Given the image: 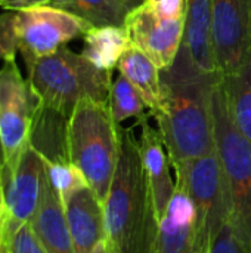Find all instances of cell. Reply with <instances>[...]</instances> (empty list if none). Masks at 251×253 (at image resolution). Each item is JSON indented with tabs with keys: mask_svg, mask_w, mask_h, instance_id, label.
<instances>
[{
	"mask_svg": "<svg viewBox=\"0 0 251 253\" xmlns=\"http://www.w3.org/2000/svg\"><path fill=\"white\" fill-rule=\"evenodd\" d=\"M90 253H115V252H114V249L111 248L109 242H108L107 239H104L102 242H99V243L92 249V252Z\"/></svg>",
	"mask_w": 251,
	"mask_h": 253,
	"instance_id": "obj_28",
	"label": "cell"
},
{
	"mask_svg": "<svg viewBox=\"0 0 251 253\" xmlns=\"http://www.w3.org/2000/svg\"><path fill=\"white\" fill-rule=\"evenodd\" d=\"M130 44V37L124 27H95L84 34L81 53L99 70L112 73Z\"/></svg>",
	"mask_w": 251,
	"mask_h": 253,
	"instance_id": "obj_18",
	"label": "cell"
},
{
	"mask_svg": "<svg viewBox=\"0 0 251 253\" xmlns=\"http://www.w3.org/2000/svg\"><path fill=\"white\" fill-rule=\"evenodd\" d=\"M18 52L16 12L7 10L0 15V62L15 59Z\"/></svg>",
	"mask_w": 251,
	"mask_h": 253,
	"instance_id": "obj_24",
	"label": "cell"
},
{
	"mask_svg": "<svg viewBox=\"0 0 251 253\" xmlns=\"http://www.w3.org/2000/svg\"><path fill=\"white\" fill-rule=\"evenodd\" d=\"M123 3H124V6L129 9V12H132V10H135V9H138V7H141L142 4H145V1L146 0H121Z\"/></svg>",
	"mask_w": 251,
	"mask_h": 253,
	"instance_id": "obj_30",
	"label": "cell"
},
{
	"mask_svg": "<svg viewBox=\"0 0 251 253\" xmlns=\"http://www.w3.org/2000/svg\"><path fill=\"white\" fill-rule=\"evenodd\" d=\"M160 79L163 105L154 117L172 168L215 153L212 95L220 74L201 70L182 43L175 61L160 70Z\"/></svg>",
	"mask_w": 251,
	"mask_h": 253,
	"instance_id": "obj_1",
	"label": "cell"
},
{
	"mask_svg": "<svg viewBox=\"0 0 251 253\" xmlns=\"http://www.w3.org/2000/svg\"><path fill=\"white\" fill-rule=\"evenodd\" d=\"M209 253H251V248L228 222L210 242Z\"/></svg>",
	"mask_w": 251,
	"mask_h": 253,
	"instance_id": "obj_25",
	"label": "cell"
},
{
	"mask_svg": "<svg viewBox=\"0 0 251 253\" xmlns=\"http://www.w3.org/2000/svg\"><path fill=\"white\" fill-rule=\"evenodd\" d=\"M62 205L75 253H90L99 242L107 239L104 203L89 185L74 193Z\"/></svg>",
	"mask_w": 251,
	"mask_h": 253,
	"instance_id": "obj_13",
	"label": "cell"
},
{
	"mask_svg": "<svg viewBox=\"0 0 251 253\" xmlns=\"http://www.w3.org/2000/svg\"><path fill=\"white\" fill-rule=\"evenodd\" d=\"M124 28L130 43L163 70L175 61L182 46L185 18L163 19L142 4L127 15Z\"/></svg>",
	"mask_w": 251,
	"mask_h": 253,
	"instance_id": "obj_11",
	"label": "cell"
},
{
	"mask_svg": "<svg viewBox=\"0 0 251 253\" xmlns=\"http://www.w3.org/2000/svg\"><path fill=\"white\" fill-rule=\"evenodd\" d=\"M145 108L148 107L139 92L120 73V76L112 82L109 93V110L115 123L120 125L130 117H136L138 120H141L146 117Z\"/></svg>",
	"mask_w": 251,
	"mask_h": 253,
	"instance_id": "obj_21",
	"label": "cell"
},
{
	"mask_svg": "<svg viewBox=\"0 0 251 253\" xmlns=\"http://www.w3.org/2000/svg\"><path fill=\"white\" fill-rule=\"evenodd\" d=\"M118 70L139 92L151 116L158 114L163 105L160 68L142 50L130 44L118 62Z\"/></svg>",
	"mask_w": 251,
	"mask_h": 253,
	"instance_id": "obj_17",
	"label": "cell"
},
{
	"mask_svg": "<svg viewBox=\"0 0 251 253\" xmlns=\"http://www.w3.org/2000/svg\"><path fill=\"white\" fill-rule=\"evenodd\" d=\"M0 253H10L9 245H7V237H6V225H4L3 233L0 234Z\"/></svg>",
	"mask_w": 251,
	"mask_h": 253,
	"instance_id": "obj_31",
	"label": "cell"
},
{
	"mask_svg": "<svg viewBox=\"0 0 251 253\" xmlns=\"http://www.w3.org/2000/svg\"><path fill=\"white\" fill-rule=\"evenodd\" d=\"M182 43L201 70L217 73L212 43V0H186Z\"/></svg>",
	"mask_w": 251,
	"mask_h": 253,
	"instance_id": "obj_16",
	"label": "cell"
},
{
	"mask_svg": "<svg viewBox=\"0 0 251 253\" xmlns=\"http://www.w3.org/2000/svg\"><path fill=\"white\" fill-rule=\"evenodd\" d=\"M212 43L217 73H234L251 49L250 0H212Z\"/></svg>",
	"mask_w": 251,
	"mask_h": 253,
	"instance_id": "obj_9",
	"label": "cell"
},
{
	"mask_svg": "<svg viewBox=\"0 0 251 253\" xmlns=\"http://www.w3.org/2000/svg\"><path fill=\"white\" fill-rule=\"evenodd\" d=\"M104 216L114 252L157 253L160 218L133 129L120 127V156Z\"/></svg>",
	"mask_w": 251,
	"mask_h": 253,
	"instance_id": "obj_2",
	"label": "cell"
},
{
	"mask_svg": "<svg viewBox=\"0 0 251 253\" xmlns=\"http://www.w3.org/2000/svg\"><path fill=\"white\" fill-rule=\"evenodd\" d=\"M49 6L64 9L95 27H124L129 9L121 0H52Z\"/></svg>",
	"mask_w": 251,
	"mask_h": 253,
	"instance_id": "obj_20",
	"label": "cell"
},
{
	"mask_svg": "<svg viewBox=\"0 0 251 253\" xmlns=\"http://www.w3.org/2000/svg\"><path fill=\"white\" fill-rule=\"evenodd\" d=\"M27 68L28 83L38 104L68 119L83 99L109 104L112 73L99 70L83 53L61 47Z\"/></svg>",
	"mask_w": 251,
	"mask_h": 253,
	"instance_id": "obj_4",
	"label": "cell"
},
{
	"mask_svg": "<svg viewBox=\"0 0 251 253\" xmlns=\"http://www.w3.org/2000/svg\"><path fill=\"white\" fill-rule=\"evenodd\" d=\"M0 163L3 166V150H1V145H0Z\"/></svg>",
	"mask_w": 251,
	"mask_h": 253,
	"instance_id": "obj_33",
	"label": "cell"
},
{
	"mask_svg": "<svg viewBox=\"0 0 251 253\" xmlns=\"http://www.w3.org/2000/svg\"><path fill=\"white\" fill-rule=\"evenodd\" d=\"M173 170L176 185L195 205L201 228L212 242L232 216L231 190L217 151L173 165Z\"/></svg>",
	"mask_w": 251,
	"mask_h": 253,
	"instance_id": "obj_6",
	"label": "cell"
},
{
	"mask_svg": "<svg viewBox=\"0 0 251 253\" xmlns=\"http://www.w3.org/2000/svg\"><path fill=\"white\" fill-rule=\"evenodd\" d=\"M47 165V181L56 191L61 202L64 203L78 190L87 187V181L81 170L74 166L70 160H46Z\"/></svg>",
	"mask_w": 251,
	"mask_h": 253,
	"instance_id": "obj_22",
	"label": "cell"
},
{
	"mask_svg": "<svg viewBox=\"0 0 251 253\" xmlns=\"http://www.w3.org/2000/svg\"><path fill=\"white\" fill-rule=\"evenodd\" d=\"M90 28L84 19L49 4L16 10L18 50L27 67L84 37Z\"/></svg>",
	"mask_w": 251,
	"mask_h": 253,
	"instance_id": "obj_8",
	"label": "cell"
},
{
	"mask_svg": "<svg viewBox=\"0 0 251 253\" xmlns=\"http://www.w3.org/2000/svg\"><path fill=\"white\" fill-rule=\"evenodd\" d=\"M216 151L232 199L231 225L251 248V144L237 127L226 99L222 76L212 95Z\"/></svg>",
	"mask_w": 251,
	"mask_h": 253,
	"instance_id": "obj_5",
	"label": "cell"
},
{
	"mask_svg": "<svg viewBox=\"0 0 251 253\" xmlns=\"http://www.w3.org/2000/svg\"><path fill=\"white\" fill-rule=\"evenodd\" d=\"M120 127L112 119L109 104L93 99L80 101L67 125L68 160L81 170L102 203L118 163Z\"/></svg>",
	"mask_w": 251,
	"mask_h": 253,
	"instance_id": "obj_3",
	"label": "cell"
},
{
	"mask_svg": "<svg viewBox=\"0 0 251 253\" xmlns=\"http://www.w3.org/2000/svg\"><path fill=\"white\" fill-rule=\"evenodd\" d=\"M209 248L210 240L201 228L195 205L176 185L160 219L157 253H209Z\"/></svg>",
	"mask_w": 251,
	"mask_h": 253,
	"instance_id": "obj_12",
	"label": "cell"
},
{
	"mask_svg": "<svg viewBox=\"0 0 251 253\" xmlns=\"http://www.w3.org/2000/svg\"><path fill=\"white\" fill-rule=\"evenodd\" d=\"M145 6L163 19L185 18L186 0H146Z\"/></svg>",
	"mask_w": 251,
	"mask_h": 253,
	"instance_id": "obj_26",
	"label": "cell"
},
{
	"mask_svg": "<svg viewBox=\"0 0 251 253\" xmlns=\"http://www.w3.org/2000/svg\"><path fill=\"white\" fill-rule=\"evenodd\" d=\"M4 215V175L3 166L0 163V216Z\"/></svg>",
	"mask_w": 251,
	"mask_h": 253,
	"instance_id": "obj_29",
	"label": "cell"
},
{
	"mask_svg": "<svg viewBox=\"0 0 251 253\" xmlns=\"http://www.w3.org/2000/svg\"><path fill=\"white\" fill-rule=\"evenodd\" d=\"M6 237L10 253H47L37 240L30 224L9 225L6 222Z\"/></svg>",
	"mask_w": 251,
	"mask_h": 253,
	"instance_id": "obj_23",
	"label": "cell"
},
{
	"mask_svg": "<svg viewBox=\"0 0 251 253\" xmlns=\"http://www.w3.org/2000/svg\"><path fill=\"white\" fill-rule=\"evenodd\" d=\"M30 225L47 253H75L64 213V205L49 181L38 211Z\"/></svg>",
	"mask_w": 251,
	"mask_h": 253,
	"instance_id": "obj_15",
	"label": "cell"
},
{
	"mask_svg": "<svg viewBox=\"0 0 251 253\" xmlns=\"http://www.w3.org/2000/svg\"><path fill=\"white\" fill-rule=\"evenodd\" d=\"M38 99L15 59L0 67V145L3 150V175L9 172L30 145L33 119Z\"/></svg>",
	"mask_w": 251,
	"mask_h": 253,
	"instance_id": "obj_7",
	"label": "cell"
},
{
	"mask_svg": "<svg viewBox=\"0 0 251 253\" xmlns=\"http://www.w3.org/2000/svg\"><path fill=\"white\" fill-rule=\"evenodd\" d=\"M4 225H6V215L0 216V234H1L3 230H4Z\"/></svg>",
	"mask_w": 251,
	"mask_h": 253,
	"instance_id": "obj_32",
	"label": "cell"
},
{
	"mask_svg": "<svg viewBox=\"0 0 251 253\" xmlns=\"http://www.w3.org/2000/svg\"><path fill=\"white\" fill-rule=\"evenodd\" d=\"M250 6H251V0H250Z\"/></svg>",
	"mask_w": 251,
	"mask_h": 253,
	"instance_id": "obj_34",
	"label": "cell"
},
{
	"mask_svg": "<svg viewBox=\"0 0 251 253\" xmlns=\"http://www.w3.org/2000/svg\"><path fill=\"white\" fill-rule=\"evenodd\" d=\"M231 116L251 144V49L243 64L231 74L222 76Z\"/></svg>",
	"mask_w": 251,
	"mask_h": 253,
	"instance_id": "obj_19",
	"label": "cell"
},
{
	"mask_svg": "<svg viewBox=\"0 0 251 253\" xmlns=\"http://www.w3.org/2000/svg\"><path fill=\"white\" fill-rule=\"evenodd\" d=\"M1 216H3V215H1Z\"/></svg>",
	"mask_w": 251,
	"mask_h": 253,
	"instance_id": "obj_35",
	"label": "cell"
},
{
	"mask_svg": "<svg viewBox=\"0 0 251 253\" xmlns=\"http://www.w3.org/2000/svg\"><path fill=\"white\" fill-rule=\"evenodd\" d=\"M50 1L52 0H0V7L16 12V10L37 7V6H46Z\"/></svg>",
	"mask_w": 251,
	"mask_h": 253,
	"instance_id": "obj_27",
	"label": "cell"
},
{
	"mask_svg": "<svg viewBox=\"0 0 251 253\" xmlns=\"http://www.w3.org/2000/svg\"><path fill=\"white\" fill-rule=\"evenodd\" d=\"M139 123H141V138H139L141 159L151 187L157 215L161 219L176 190V181L172 176L170 172L172 162L158 130L149 125L148 116L141 119Z\"/></svg>",
	"mask_w": 251,
	"mask_h": 253,
	"instance_id": "obj_14",
	"label": "cell"
},
{
	"mask_svg": "<svg viewBox=\"0 0 251 253\" xmlns=\"http://www.w3.org/2000/svg\"><path fill=\"white\" fill-rule=\"evenodd\" d=\"M47 185L46 157L31 144L4 173V215L9 225L30 224Z\"/></svg>",
	"mask_w": 251,
	"mask_h": 253,
	"instance_id": "obj_10",
	"label": "cell"
}]
</instances>
